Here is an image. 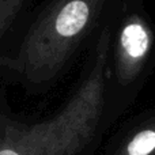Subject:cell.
<instances>
[{"label":"cell","mask_w":155,"mask_h":155,"mask_svg":"<svg viewBox=\"0 0 155 155\" xmlns=\"http://www.w3.org/2000/svg\"><path fill=\"white\" fill-rule=\"evenodd\" d=\"M104 132L95 107L37 124L21 123L0 107V155H95Z\"/></svg>","instance_id":"cell-1"},{"label":"cell","mask_w":155,"mask_h":155,"mask_svg":"<svg viewBox=\"0 0 155 155\" xmlns=\"http://www.w3.org/2000/svg\"><path fill=\"white\" fill-rule=\"evenodd\" d=\"M102 155H155V120L118 134L106 143Z\"/></svg>","instance_id":"cell-2"},{"label":"cell","mask_w":155,"mask_h":155,"mask_svg":"<svg viewBox=\"0 0 155 155\" xmlns=\"http://www.w3.org/2000/svg\"><path fill=\"white\" fill-rule=\"evenodd\" d=\"M88 18V7L82 0H74L68 3L57 16L56 29L59 34L71 37L82 30Z\"/></svg>","instance_id":"cell-3"},{"label":"cell","mask_w":155,"mask_h":155,"mask_svg":"<svg viewBox=\"0 0 155 155\" xmlns=\"http://www.w3.org/2000/svg\"><path fill=\"white\" fill-rule=\"evenodd\" d=\"M121 42L131 57H142L148 48V37L144 27L139 23L128 25L123 31Z\"/></svg>","instance_id":"cell-4"}]
</instances>
